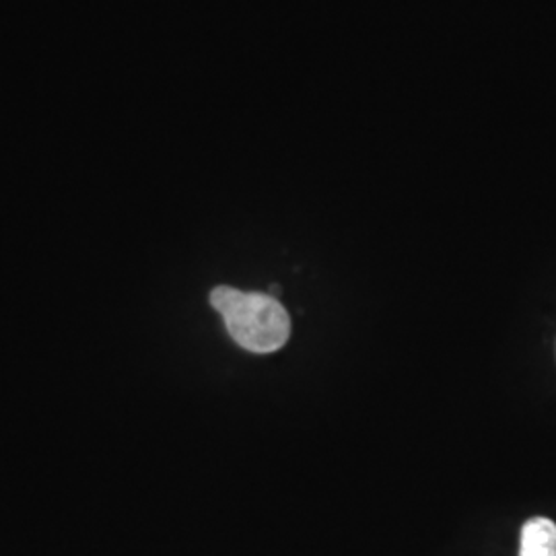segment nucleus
Here are the masks:
<instances>
[{"instance_id": "f257e3e1", "label": "nucleus", "mask_w": 556, "mask_h": 556, "mask_svg": "<svg viewBox=\"0 0 556 556\" xmlns=\"http://www.w3.org/2000/svg\"><path fill=\"white\" fill-rule=\"evenodd\" d=\"M211 305L223 316L229 337L250 353H275L291 337V318L273 295L220 285L211 293Z\"/></svg>"}, {"instance_id": "f03ea898", "label": "nucleus", "mask_w": 556, "mask_h": 556, "mask_svg": "<svg viewBox=\"0 0 556 556\" xmlns=\"http://www.w3.org/2000/svg\"><path fill=\"white\" fill-rule=\"evenodd\" d=\"M519 556H556V523L548 517H534L521 530Z\"/></svg>"}]
</instances>
